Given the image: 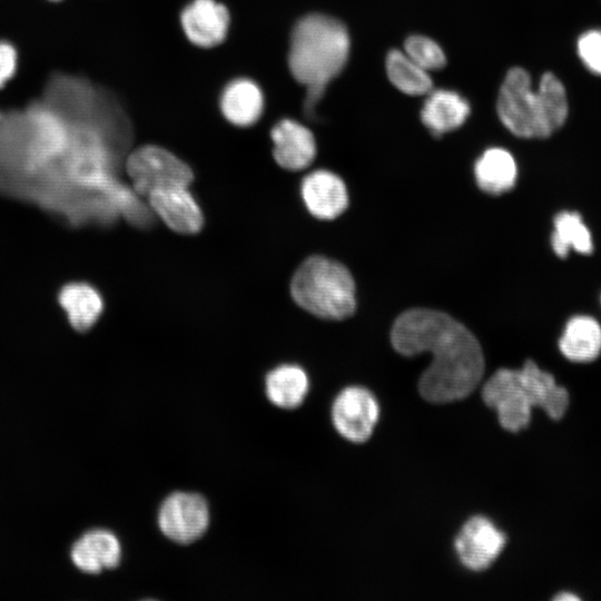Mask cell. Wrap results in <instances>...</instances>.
<instances>
[{
  "label": "cell",
  "instance_id": "29",
  "mask_svg": "<svg viewBox=\"0 0 601 601\" xmlns=\"http://www.w3.org/2000/svg\"><path fill=\"white\" fill-rule=\"evenodd\" d=\"M599 303H600V308H601V293H600V296H599Z\"/></svg>",
  "mask_w": 601,
  "mask_h": 601
},
{
  "label": "cell",
  "instance_id": "27",
  "mask_svg": "<svg viewBox=\"0 0 601 601\" xmlns=\"http://www.w3.org/2000/svg\"><path fill=\"white\" fill-rule=\"evenodd\" d=\"M555 600H559V601H564V600H578L580 599L577 594H573V593H569V592H562L560 594H558L555 598Z\"/></svg>",
  "mask_w": 601,
  "mask_h": 601
},
{
  "label": "cell",
  "instance_id": "10",
  "mask_svg": "<svg viewBox=\"0 0 601 601\" xmlns=\"http://www.w3.org/2000/svg\"><path fill=\"white\" fill-rule=\"evenodd\" d=\"M183 30L190 42L210 48L226 37L229 12L215 0H193L180 14Z\"/></svg>",
  "mask_w": 601,
  "mask_h": 601
},
{
  "label": "cell",
  "instance_id": "22",
  "mask_svg": "<svg viewBox=\"0 0 601 601\" xmlns=\"http://www.w3.org/2000/svg\"><path fill=\"white\" fill-rule=\"evenodd\" d=\"M541 117L549 136L560 130L569 116V99L563 82L553 73L541 76L535 89Z\"/></svg>",
  "mask_w": 601,
  "mask_h": 601
},
{
  "label": "cell",
  "instance_id": "6",
  "mask_svg": "<svg viewBox=\"0 0 601 601\" xmlns=\"http://www.w3.org/2000/svg\"><path fill=\"white\" fill-rule=\"evenodd\" d=\"M126 171L136 194L147 197L168 187H188L194 175L177 156L158 146L135 149L126 159Z\"/></svg>",
  "mask_w": 601,
  "mask_h": 601
},
{
  "label": "cell",
  "instance_id": "28",
  "mask_svg": "<svg viewBox=\"0 0 601 601\" xmlns=\"http://www.w3.org/2000/svg\"><path fill=\"white\" fill-rule=\"evenodd\" d=\"M3 112H4V111L0 110V120H1V118H2V116H3Z\"/></svg>",
  "mask_w": 601,
  "mask_h": 601
},
{
  "label": "cell",
  "instance_id": "8",
  "mask_svg": "<svg viewBox=\"0 0 601 601\" xmlns=\"http://www.w3.org/2000/svg\"><path fill=\"white\" fill-rule=\"evenodd\" d=\"M380 416L375 396L365 387L349 386L335 398L332 420L336 431L346 440L362 443L370 439Z\"/></svg>",
  "mask_w": 601,
  "mask_h": 601
},
{
  "label": "cell",
  "instance_id": "3",
  "mask_svg": "<svg viewBox=\"0 0 601 601\" xmlns=\"http://www.w3.org/2000/svg\"><path fill=\"white\" fill-rule=\"evenodd\" d=\"M349 48L348 31L335 18L314 13L296 23L288 67L293 77L307 88L306 111H313L327 83L343 70Z\"/></svg>",
  "mask_w": 601,
  "mask_h": 601
},
{
  "label": "cell",
  "instance_id": "25",
  "mask_svg": "<svg viewBox=\"0 0 601 601\" xmlns=\"http://www.w3.org/2000/svg\"><path fill=\"white\" fill-rule=\"evenodd\" d=\"M575 49L585 69L601 77V28L583 31L577 39Z\"/></svg>",
  "mask_w": 601,
  "mask_h": 601
},
{
  "label": "cell",
  "instance_id": "4",
  "mask_svg": "<svg viewBox=\"0 0 601 601\" xmlns=\"http://www.w3.org/2000/svg\"><path fill=\"white\" fill-rule=\"evenodd\" d=\"M290 293L308 313L326 319H344L356 308L355 283L341 263L323 257L307 258L295 272Z\"/></svg>",
  "mask_w": 601,
  "mask_h": 601
},
{
  "label": "cell",
  "instance_id": "7",
  "mask_svg": "<svg viewBox=\"0 0 601 601\" xmlns=\"http://www.w3.org/2000/svg\"><path fill=\"white\" fill-rule=\"evenodd\" d=\"M209 524L206 500L190 492H174L160 505L158 525L169 540L188 544L199 539Z\"/></svg>",
  "mask_w": 601,
  "mask_h": 601
},
{
  "label": "cell",
  "instance_id": "26",
  "mask_svg": "<svg viewBox=\"0 0 601 601\" xmlns=\"http://www.w3.org/2000/svg\"><path fill=\"white\" fill-rule=\"evenodd\" d=\"M16 68V49L9 42L0 41V88L13 76Z\"/></svg>",
  "mask_w": 601,
  "mask_h": 601
},
{
  "label": "cell",
  "instance_id": "13",
  "mask_svg": "<svg viewBox=\"0 0 601 601\" xmlns=\"http://www.w3.org/2000/svg\"><path fill=\"white\" fill-rule=\"evenodd\" d=\"M302 197L308 211L319 219H334L348 205L344 181L328 170H315L302 183Z\"/></svg>",
  "mask_w": 601,
  "mask_h": 601
},
{
  "label": "cell",
  "instance_id": "11",
  "mask_svg": "<svg viewBox=\"0 0 601 601\" xmlns=\"http://www.w3.org/2000/svg\"><path fill=\"white\" fill-rule=\"evenodd\" d=\"M151 209L173 230L195 234L203 226V214L187 187L157 189L147 196Z\"/></svg>",
  "mask_w": 601,
  "mask_h": 601
},
{
  "label": "cell",
  "instance_id": "20",
  "mask_svg": "<svg viewBox=\"0 0 601 601\" xmlns=\"http://www.w3.org/2000/svg\"><path fill=\"white\" fill-rule=\"evenodd\" d=\"M477 186L491 195L511 190L518 179V165L514 157L503 148H490L474 166Z\"/></svg>",
  "mask_w": 601,
  "mask_h": 601
},
{
  "label": "cell",
  "instance_id": "24",
  "mask_svg": "<svg viewBox=\"0 0 601 601\" xmlns=\"http://www.w3.org/2000/svg\"><path fill=\"white\" fill-rule=\"evenodd\" d=\"M403 51L426 71L440 70L446 65V57L440 45L424 36L408 37Z\"/></svg>",
  "mask_w": 601,
  "mask_h": 601
},
{
  "label": "cell",
  "instance_id": "14",
  "mask_svg": "<svg viewBox=\"0 0 601 601\" xmlns=\"http://www.w3.org/2000/svg\"><path fill=\"white\" fill-rule=\"evenodd\" d=\"M276 162L288 170H302L309 166L316 155L312 131L302 124L283 119L270 131Z\"/></svg>",
  "mask_w": 601,
  "mask_h": 601
},
{
  "label": "cell",
  "instance_id": "12",
  "mask_svg": "<svg viewBox=\"0 0 601 601\" xmlns=\"http://www.w3.org/2000/svg\"><path fill=\"white\" fill-rule=\"evenodd\" d=\"M561 355L569 362L588 364L601 355V322L591 314L571 315L558 339Z\"/></svg>",
  "mask_w": 601,
  "mask_h": 601
},
{
  "label": "cell",
  "instance_id": "17",
  "mask_svg": "<svg viewBox=\"0 0 601 601\" xmlns=\"http://www.w3.org/2000/svg\"><path fill=\"white\" fill-rule=\"evenodd\" d=\"M471 112L469 101L455 91L431 90L421 110V120L435 136L460 128Z\"/></svg>",
  "mask_w": 601,
  "mask_h": 601
},
{
  "label": "cell",
  "instance_id": "15",
  "mask_svg": "<svg viewBox=\"0 0 601 601\" xmlns=\"http://www.w3.org/2000/svg\"><path fill=\"white\" fill-rule=\"evenodd\" d=\"M121 559V545L111 531L96 529L79 538L71 548V560L82 572L97 574L116 568Z\"/></svg>",
  "mask_w": 601,
  "mask_h": 601
},
{
  "label": "cell",
  "instance_id": "16",
  "mask_svg": "<svg viewBox=\"0 0 601 601\" xmlns=\"http://www.w3.org/2000/svg\"><path fill=\"white\" fill-rule=\"evenodd\" d=\"M57 302L69 325L79 333L89 331L104 311L100 293L89 283L80 280L63 284L57 293Z\"/></svg>",
  "mask_w": 601,
  "mask_h": 601
},
{
  "label": "cell",
  "instance_id": "9",
  "mask_svg": "<svg viewBox=\"0 0 601 601\" xmlns=\"http://www.w3.org/2000/svg\"><path fill=\"white\" fill-rule=\"evenodd\" d=\"M505 543V534L491 520L476 515L464 523L455 538L454 546L465 568L483 571L496 560Z\"/></svg>",
  "mask_w": 601,
  "mask_h": 601
},
{
  "label": "cell",
  "instance_id": "23",
  "mask_svg": "<svg viewBox=\"0 0 601 601\" xmlns=\"http://www.w3.org/2000/svg\"><path fill=\"white\" fill-rule=\"evenodd\" d=\"M385 66L390 81L403 93L423 96L433 89L428 71L416 65L402 50H391L386 56Z\"/></svg>",
  "mask_w": 601,
  "mask_h": 601
},
{
  "label": "cell",
  "instance_id": "1",
  "mask_svg": "<svg viewBox=\"0 0 601 601\" xmlns=\"http://www.w3.org/2000/svg\"><path fill=\"white\" fill-rule=\"evenodd\" d=\"M391 342L404 356L432 355L418 381L420 394L427 402L463 400L484 374L479 341L462 323L443 312L415 308L402 313L393 324Z\"/></svg>",
  "mask_w": 601,
  "mask_h": 601
},
{
  "label": "cell",
  "instance_id": "5",
  "mask_svg": "<svg viewBox=\"0 0 601 601\" xmlns=\"http://www.w3.org/2000/svg\"><path fill=\"white\" fill-rule=\"evenodd\" d=\"M496 111L505 128L519 138L550 137L541 117L531 76L521 67H513L506 72L499 90Z\"/></svg>",
  "mask_w": 601,
  "mask_h": 601
},
{
  "label": "cell",
  "instance_id": "19",
  "mask_svg": "<svg viewBox=\"0 0 601 601\" xmlns=\"http://www.w3.org/2000/svg\"><path fill=\"white\" fill-rule=\"evenodd\" d=\"M264 98L259 87L249 79H236L223 91L220 108L225 118L236 126H250L262 115Z\"/></svg>",
  "mask_w": 601,
  "mask_h": 601
},
{
  "label": "cell",
  "instance_id": "21",
  "mask_svg": "<svg viewBox=\"0 0 601 601\" xmlns=\"http://www.w3.org/2000/svg\"><path fill=\"white\" fill-rule=\"evenodd\" d=\"M308 377L305 371L293 364L280 365L266 377V395L276 406L295 408L299 406L308 392Z\"/></svg>",
  "mask_w": 601,
  "mask_h": 601
},
{
  "label": "cell",
  "instance_id": "2",
  "mask_svg": "<svg viewBox=\"0 0 601 601\" xmlns=\"http://www.w3.org/2000/svg\"><path fill=\"white\" fill-rule=\"evenodd\" d=\"M482 398L496 411L501 426L510 432L530 424L533 407H540L552 420H560L570 405L566 388L532 359L518 370H497L483 385Z\"/></svg>",
  "mask_w": 601,
  "mask_h": 601
},
{
  "label": "cell",
  "instance_id": "18",
  "mask_svg": "<svg viewBox=\"0 0 601 601\" xmlns=\"http://www.w3.org/2000/svg\"><path fill=\"white\" fill-rule=\"evenodd\" d=\"M551 248L556 257L565 259L571 253L589 256L594 252L593 234L580 211L563 209L552 220Z\"/></svg>",
  "mask_w": 601,
  "mask_h": 601
}]
</instances>
